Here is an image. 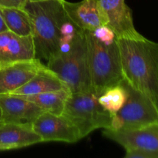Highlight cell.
Returning <instances> with one entry per match:
<instances>
[{
    "label": "cell",
    "mask_w": 158,
    "mask_h": 158,
    "mask_svg": "<svg viewBox=\"0 0 158 158\" xmlns=\"http://www.w3.org/2000/svg\"><path fill=\"white\" fill-rule=\"evenodd\" d=\"M23 9L30 20L35 59L48 62L60 52L63 36L73 23L62 0H29Z\"/></svg>",
    "instance_id": "1"
},
{
    "label": "cell",
    "mask_w": 158,
    "mask_h": 158,
    "mask_svg": "<svg viewBox=\"0 0 158 158\" xmlns=\"http://www.w3.org/2000/svg\"><path fill=\"white\" fill-rule=\"evenodd\" d=\"M124 80L158 110V43L143 36L117 38Z\"/></svg>",
    "instance_id": "2"
},
{
    "label": "cell",
    "mask_w": 158,
    "mask_h": 158,
    "mask_svg": "<svg viewBox=\"0 0 158 158\" xmlns=\"http://www.w3.org/2000/svg\"><path fill=\"white\" fill-rule=\"evenodd\" d=\"M91 89L97 97L123 80L117 37L112 42L99 40L85 31Z\"/></svg>",
    "instance_id": "3"
},
{
    "label": "cell",
    "mask_w": 158,
    "mask_h": 158,
    "mask_svg": "<svg viewBox=\"0 0 158 158\" xmlns=\"http://www.w3.org/2000/svg\"><path fill=\"white\" fill-rule=\"evenodd\" d=\"M46 66L64 82L71 93H92L85 31H78L69 44Z\"/></svg>",
    "instance_id": "4"
},
{
    "label": "cell",
    "mask_w": 158,
    "mask_h": 158,
    "mask_svg": "<svg viewBox=\"0 0 158 158\" xmlns=\"http://www.w3.org/2000/svg\"><path fill=\"white\" fill-rule=\"evenodd\" d=\"M63 115L78 129L81 139L97 129H109L113 114L103 108L94 93H71Z\"/></svg>",
    "instance_id": "5"
},
{
    "label": "cell",
    "mask_w": 158,
    "mask_h": 158,
    "mask_svg": "<svg viewBox=\"0 0 158 158\" xmlns=\"http://www.w3.org/2000/svg\"><path fill=\"white\" fill-rule=\"evenodd\" d=\"M127 98L123 107L113 116L109 129L132 130L158 123V110L149 98L133 88L123 79Z\"/></svg>",
    "instance_id": "6"
},
{
    "label": "cell",
    "mask_w": 158,
    "mask_h": 158,
    "mask_svg": "<svg viewBox=\"0 0 158 158\" xmlns=\"http://www.w3.org/2000/svg\"><path fill=\"white\" fill-rule=\"evenodd\" d=\"M103 25L111 29L117 38L140 39L134 26L132 11L125 0H97Z\"/></svg>",
    "instance_id": "7"
},
{
    "label": "cell",
    "mask_w": 158,
    "mask_h": 158,
    "mask_svg": "<svg viewBox=\"0 0 158 158\" xmlns=\"http://www.w3.org/2000/svg\"><path fill=\"white\" fill-rule=\"evenodd\" d=\"M32 127L43 142L73 143L81 140L77 127L63 114L42 113L33 122Z\"/></svg>",
    "instance_id": "8"
},
{
    "label": "cell",
    "mask_w": 158,
    "mask_h": 158,
    "mask_svg": "<svg viewBox=\"0 0 158 158\" xmlns=\"http://www.w3.org/2000/svg\"><path fill=\"white\" fill-rule=\"evenodd\" d=\"M103 135L125 150L139 149L158 154V123L132 130L103 129Z\"/></svg>",
    "instance_id": "9"
},
{
    "label": "cell",
    "mask_w": 158,
    "mask_h": 158,
    "mask_svg": "<svg viewBox=\"0 0 158 158\" xmlns=\"http://www.w3.org/2000/svg\"><path fill=\"white\" fill-rule=\"evenodd\" d=\"M2 123L32 127L35 119L44 111L29 100L14 94H0Z\"/></svg>",
    "instance_id": "10"
},
{
    "label": "cell",
    "mask_w": 158,
    "mask_h": 158,
    "mask_svg": "<svg viewBox=\"0 0 158 158\" xmlns=\"http://www.w3.org/2000/svg\"><path fill=\"white\" fill-rule=\"evenodd\" d=\"M35 59L31 35L21 36L9 30L0 32V68Z\"/></svg>",
    "instance_id": "11"
},
{
    "label": "cell",
    "mask_w": 158,
    "mask_h": 158,
    "mask_svg": "<svg viewBox=\"0 0 158 158\" xmlns=\"http://www.w3.org/2000/svg\"><path fill=\"white\" fill-rule=\"evenodd\" d=\"M46 65L40 60L23 61L0 68V94H10L26 84Z\"/></svg>",
    "instance_id": "12"
},
{
    "label": "cell",
    "mask_w": 158,
    "mask_h": 158,
    "mask_svg": "<svg viewBox=\"0 0 158 158\" xmlns=\"http://www.w3.org/2000/svg\"><path fill=\"white\" fill-rule=\"evenodd\" d=\"M62 2L68 17L82 30L91 32L103 25L97 0H82L79 2H69L66 0Z\"/></svg>",
    "instance_id": "13"
},
{
    "label": "cell",
    "mask_w": 158,
    "mask_h": 158,
    "mask_svg": "<svg viewBox=\"0 0 158 158\" xmlns=\"http://www.w3.org/2000/svg\"><path fill=\"white\" fill-rule=\"evenodd\" d=\"M41 142V137L31 126L13 123L0 125V151L19 149Z\"/></svg>",
    "instance_id": "14"
},
{
    "label": "cell",
    "mask_w": 158,
    "mask_h": 158,
    "mask_svg": "<svg viewBox=\"0 0 158 158\" xmlns=\"http://www.w3.org/2000/svg\"><path fill=\"white\" fill-rule=\"evenodd\" d=\"M68 89L64 82L45 66L28 81L26 84L15 89L10 94L18 96H29L42 93Z\"/></svg>",
    "instance_id": "15"
},
{
    "label": "cell",
    "mask_w": 158,
    "mask_h": 158,
    "mask_svg": "<svg viewBox=\"0 0 158 158\" xmlns=\"http://www.w3.org/2000/svg\"><path fill=\"white\" fill-rule=\"evenodd\" d=\"M70 94L71 92L68 89H63L34 95L19 97L34 103L44 112L61 115L64 110L66 100Z\"/></svg>",
    "instance_id": "16"
},
{
    "label": "cell",
    "mask_w": 158,
    "mask_h": 158,
    "mask_svg": "<svg viewBox=\"0 0 158 158\" xmlns=\"http://www.w3.org/2000/svg\"><path fill=\"white\" fill-rule=\"evenodd\" d=\"M0 14L9 31L21 36L32 35L30 20L23 9H0Z\"/></svg>",
    "instance_id": "17"
},
{
    "label": "cell",
    "mask_w": 158,
    "mask_h": 158,
    "mask_svg": "<svg viewBox=\"0 0 158 158\" xmlns=\"http://www.w3.org/2000/svg\"><path fill=\"white\" fill-rule=\"evenodd\" d=\"M127 98V93L126 89L120 83L106 89L98 97V100L104 109L114 115L123 107Z\"/></svg>",
    "instance_id": "18"
},
{
    "label": "cell",
    "mask_w": 158,
    "mask_h": 158,
    "mask_svg": "<svg viewBox=\"0 0 158 158\" xmlns=\"http://www.w3.org/2000/svg\"><path fill=\"white\" fill-rule=\"evenodd\" d=\"M29 0H0V9H23Z\"/></svg>",
    "instance_id": "19"
},
{
    "label": "cell",
    "mask_w": 158,
    "mask_h": 158,
    "mask_svg": "<svg viewBox=\"0 0 158 158\" xmlns=\"http://www.w3.org/2000/svg\"><path fill=\"white\" fill-rule=\"evenodd\" d=\"M7 30H9L7 28V26H6V23H5L4 19L2 18V15L0 14V32H6Z\"/></svg>",
    "instance_id": "20"
},
{
    "label": "cell",
    "mask_w": 158,
    "mask_h": 158,
    "mask_svg": "<svg viewBox=\"0 0 158 158\" xmlns=\"http://www.w3.org/2000/svg\"><path fill=\"white\" fill-rule=\"evenodd\" d=\"M2 123V111H1V108H0V125Z\"/></svg>",
    "instance_id": "21"
}]
</instances>
